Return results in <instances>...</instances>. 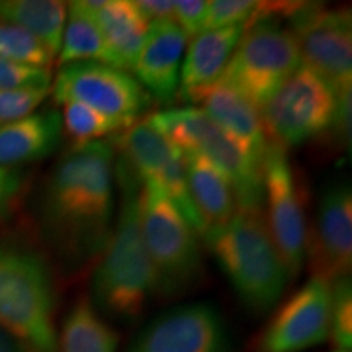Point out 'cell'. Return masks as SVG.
Listing matches in <instances>:
<instances>
[{
    "label": "cell",
    "mask_w": 352,
    "mask_h": 352,
    "mask_svg": "<svg viewBox=\"0 0 352 352\" xmlns=\"http://www.w3.org/2000/svg\"><path fill=\"white\" fill-rule=\"evenodd\" d=\"M111 140L72 145L44 182L39 222L54 252L74 270L96 263L114 220Z\"/></svg>",
    "instance_id": "1"
},
{
    "label": "cell",
    "mask_w": 352,
    "mask_h": 352,
    "mask_svg": "<svg viewBox=\"0 0 352 352\" xmlns=\"http://www.w3.org/2000/svg\"><path fill=\"white\" fill-rule=\"evenodd\" d=\"M114 170L120 189V210L107 248L96 261L91 289L101 314L131 323L142 316L155 296V277L140 230L142 182L120 153L114 160Z\"/></svg>",
    "instance_id": "2"
},
{
    "label": "cell",
    "mask_w": 352,
    "mask_h": 352,
    "mask_svg": "<svg viewBox=\"0 0 352 352\" xmlns=\"http://www.w3.org/2000/svg\"><path fill=\"white\" fill-rule=\"evenodd\" d=\"M201 239L245 307L264 314L279 302L290 277L263 208H236L227 223L204 232Z\"/></svg>",
    "instance_id": "3"
},
{
    "label": "cell",
    "mask_w": 352,
    "mask_h": 352,
    "mask_svg": "<svg viewBox=\"0 0 352 352\" xmlns=\"http://www.w3.org/2000/svg\"><path fill=\"white\" fill-rule=\"evenodd\" d=\"M0 328L32 352L59 349L50 264L23 241H0Z\"/></svg>",
    "instance_id": "4"
},
{
    "label": "cell",
    "mask_w": 352,
    "mask_h": 352,
    "mask_svg": "<svg viewBox=\"0 0 352 352\" xmlns=\"http://www.w3.org/2000/svg\"><path fill=\"white\" fill-rule=\"evenodd\" d=\"M280 12L283 2H259L256 16L245 26L219 80L248 100L258 111L302 65L297 41L283 25Z\"/></svg>",
    "instance_id": "5"
},
{
    "label": "cell",
    "mask_w": 352,
    "mask_h": 352,
    "mask_svg": "<svg viewBox=\"0 0 352 352\" xmlns=\"http://www.w3.org/2000/svg\"><path fill=\"white\" fill-rule=\"evenodd\" d=\"M142 182V179H140ZM140 230L153 277L155 296L175 298L199 283V233L155 184H140Z\"/></svg>",
    "instance_id": "6"
},
{
    "label": "cell",
    "mask_w": 352,
    "mask_h": 352,
    "mask_svg": "<svg viewBox=\"0 0 352 352\" xmlns=\"http://www.w3.org/2000/svg\"><path fill=\"white\" fill-rule=\"evenodd\" d=\"M148 120L179 151L197 153L222 170L232 183L236 208H263V162L201 108H171Z\"/></svg>",
    "instance_id": "7"
},
{
    "label": "cell",
    "mask_w": 352,
    "mask_h": 352,
    "mask_svg": "<svg viewBox=\"0 0 352 352\" xmlns=\"http://www.w3.org/2000/svg\"><path fill=\"white\" fill-rule=\"evenodd\" d=\"M338 94L307 65H300L259 109L267 140L287 151L327 134Z\"/></svg>",
    "instance_id": "8"
},
{
    "label": "cell",
    "mask_w": 352,
    "mask_h": 352,
    "mask_svg": "<svg viewBox=\"0 0 352 352\" xmlns=\"http://www.w3.org/2000/svg\"><path fill=\"white\" fill-rule=\"evenodd\" d=\"M302 64L324 78L336 94L352 88V16L349 8L297 3L287 13Z\"/></svg>",
    "instance_id": "9"
},
{
    "label": "cell",
    "mask_w": 352,
    "mask_h": 352,
    "mask_svg": "<svg viewBox=\"0 0 352 352\" xmlns=\"http://www.w3.org/2000/svg\"><path fill=\"white\" fill-rule=\"evenodd\" d=\"M263 202L266 223L289 277L300 274L307 252V219L303 189L287 151L270 142L263 155Z\"/></svg>",
    "instance_id": "10"
},
{
    "label": "cell",
    "mask_w": 352,
    "mask_h": 352,
    "mask_svg": "<svg viewBox=\"0 0 352 352\" xmlns=\"http://www.w3.org/2000/svg\"><path fill=\"white\" fill-rule=\"evenodd\" d=\"M113 145L129 162L139 178L155 184L202 236L204 226L189 196L182 151L148 118L120 132Z\"/></svg>",
    "instance_id": "11"
},
{
    "label": "cell",
    "mask_w": 352,
    "mask_h": 352,
    "mask_svg": "<svg viewBox=\"0 0 352 352\" xmlns=\"http://www.w3.org/2000/svg\"><path fill=\"white\" fill-rule=\"evenodd\" d=\"M57 103H77L108 116L138 122L152 98L129 72L101 63H74L63 65L52 83Z\"/></svg>",
    "instance_id": "12"
},
{
    "label": "cell",
    "mask_w": 352,
    "mask_h": 352,
    "mask_svg": "<svg viewBox=\"0 0 352 352\" xmlns=\"http://www.w3.org/2000/svg\"><path fill=\"white\" fill-rule=\"evenodd\" d=\"M331 327V283L311 279L277 308L259 334L258 352H302L324 342Z\"/></svg>",
    "instance_id": "13"
},
{
    "label": "cell",
    "mask_w": 352,
    "mask_h": 352,
    "mask_svg": "<svg viewBox=\"0 0 352 352\" xmlns=\"http://www.w3.org/2000/svg\"><path fill=\"white\" fill-rule=\"evenodd\" d=\"M305 258L311 274L333 283L349 274L352 266V191L349 184H333L318 201Z\"/></svg>",
    "instance_id": "14"
},
{
    "label": "cell",
    "mask_w": 352,
    "mask_h": 352,
    "mask_svg": "<svg viewBox=\"0 0 352 352\" xmlns=\"http://www.w3.org/2000/svg\"><path fill=\"white\" fill-rule=\"evenodd\" d=\"M223 323L212 307L192 303L170 310L140 334L132 352H226Z\"/></svg>",
    "instance_id": "15"
},
{
    "label": "cell",
    "mask_w": 352,
    "mask_h": 352,
    "mask_svg": "<svg viewBox=\"0 0 352 352\" xmlns=\"http://www.w3.org/2000/svg\"><path fill=\"white\" fill-rule=\"evenodd\" d=\"M186 41V34L175 21H153L148 26L131 72H134L132 77L148 96L158 103H171L178 95Z\"/></svg>",
    "instance_id": "16"
},
{
    "label": "cell",
    "mask_w": 352,
    "mask_h": 352,
    "mask_svg": "<svg viewBox=\"0 0 352 352\" xmlns=\"http://www.w3.org/2000/svg\"><path fill=\"white\" fill-rule=\"evenodd\" d=\"M246 25L208 30L191 38L179 72V100L199 103L202 95L223 76Z\"/></svg>",
    "instance_id": "17"
},
{
    "label": "cell",
    "mask_w": 352,
    "mask_h": 352,
    "mask_svg": "<svg viewBox=\"0 0 352 352\" xmlns=\"http://www.w3.org/2000/svg\"><path fill=\"white\" fill-rule=\"evenodd\" d=\"M82 7L91 13L109 52L114 67L131 72L138 59L148 23L131 0H82Z\"/></svg>",
    "instance_id": "18"
},
{
    "label": "cell",
    "mask_w": 352,
    "mask_h": 352,
    "mask_svg": "<svg viewBox=\"0 0 352 352\" xmlns=\"http://www.w3.org/2000/svg\"><path fill=\"white\" fill-rule=\"evenodd\" d=\"M63 118L56 109L34 111L0 124V166L16 168L50 157L63 139Z\"/></svg>",
    "instance_id": "19"
},
{
    "label": "cell",
    "mask_w": 352,
    "mask_h": 352,
    "mask_svg": "<svg viewBox=\"0 0 352 352\" xmlns=\"http://www.w3.org/2000/svg\"><path fill=\"white\" fill-rule=\"evenodd\" d=\"M199 103L204 107L201 108L202 111L215 124L240 140L259 162H263L270 140L264 131L261 114L248 100L223 82H217L202 95Z\"/></svg>",
    "instance_id": "20"
},
{
    "label": "cell",
    "mask_w": 352,
    "mask_h": 352,
    "mask_svg": "<svg viewBox=\"0 0 352 352\" xmlns=\"http://www.w3.org/2000/svg\"><path fill=\"white\" fill-rule=\"evenodd\" d=\"M182 153L189 196L199 214L204 232L222 227L232 219L236 209L232 183L226 173L210 164L208 158L191 152Z\"/></svg>",
    "instance_id": "21"
},
{
    "label": "cell",
    "mask_w": 352,
    "mask_h": 352,
    "mask_svg": "<svg viewBox=\"0 0 352 352\" xmlns=\"http://www.w3.org/2000/svg\"><path fill=\"white\" fill-rule=\"evenodd\" d=\"M67 6L56 0H0V20L30 33L57 57Z\"/></svg>",
    "instance_id": "22"
},
{
    "label": "cell",
    "mask_w": 352,
    "mask_h": 352,
    "mask_svg": "<svg viewBox=\"0 0 352 352\" xmlns=\"http://www.w3.org/2000/svg\"><path fill=\"white\" fill-rule=\"evenodd\" d=\"M57 63L60 67L74 63H101L114 67L113 56L98 23L80 2H72L67 7Z\"/></svg>",
    "instance_id": "23"
},
{
    "label": "cell",
    "mask_w": 352,
    "mask_h": 352,
    "mask_svg": "<svg viewBox=\"0 0 352 352\" xmlns=\"http://www.w3.org/2000/svg\"><path fill=\"white\" fill-rule=\"evenodd\" d=\"M118 338L90 298H78L64 321L57 352H116Z\"/></svg>",
    "instance_id": "24"
},
{
    "label": "cell",
    "mask_w": 352,
    "mask_h": 352,
    "mask_svg": "<svg viewBox=\"0 0 352 352\" xmlns=\"http://www.w3.org/2000/svg\"><path fill=\"white\" fill-rule=\"evenodd\" d=\"M63 129L74 140V145H82L95 140H103L107 135L126 131L134 122L108 116L77 101L63 103Z\"/></svg>",
    "instance_id": "25"
},
{
    "label": "cell",
    "mask_w": 352,
    "mask_h": 352,
    "mask_svg": "<svg viewBox=\"0 0 352 352\" xmlns=\"http://www.w3.org/2000/svg\"><path fill=\"white\" fill-rule=\"evenodd\" d=\"M0 57L25 65L51 69L56 57L36 38L0 20Z\"/></svg>",
    "instance_id": "26"
},
{
    "label": "cell",
    "mask_w": 352,
    "mask_h": 352,
    "mask_svg": "<svg viewBox=\"0 0 352 352\" xmlns=\"http://www.w3.org/2000/svg\"><path fill=\"white\" fill-rule=\"evenodd\" d=\"M338 351H349L352 346V289L349 276L338 277L331 283V327Z\"/></svg>",
    "instance_id": "27"
},
{
    "label": "cell",
    "mask_w": 352,
    "mask_h": 352,
    "mask_svg": "<svg viewBox=\"0 0 352 352\" xmlns=\"http://www.w3.org/2000/svg\"><path fill=\"white\" fill-rule=\"evenodd\" d=\"M50 87L0 88V124L23 120L41 107L50 95Z\"/></svg>",
    "instance_id": "28"
},
{
    "label": "cell",
    "mask_w": 352,
    "mask_h": 352,
    "mask_svg": "<svg viewBox=\"0 0 352 352\" xmlns=\"http://www.w3.org/2000/svg\"><path fill=\"white\" fill-rule=\"evenodd\" d=\"M258 8L259 2H253V0H214V2H208L204 32L236 25H248L256 16Z\"/></svg>",
    "instance_id": "29"
},
{
    "label": "cell",
    "mask_w": 352,
    "mask_h": 352,
    "mask_svg": "<svg viewBox=\"0 0 352 352\" xmlns=\"http://www.w3.org/2000/svg\"><path fill=\"white\" fill-rule=\"evenodd\" d=\"M51 69L25 65L0 57V88L50 87Z\"/></svg>",
    "instance_id": "30"
},
{
    "label": "cell",
    "mask_w": 352,
    "mask_h": 352,
    "mask_svg": "<svg viewBox=\"0 0 352 352\" xmlns=\"http://www.w3.org/2000/svg\"><path fill=\"white\" fill-rule=\"evenodd\" d=\"M208 15V2L204 0H178L173 2V21L186 34L195 38L204 32V21Z\"/></svg>",
    "instance_id": "31"
},
{
    "label": "cell",
    "mask_w": 352,
    "mask_h": 352,
    "mask_svg": "<svg viewBox=\"0 0 352 352\" xmlns=\"http://www.w3.org/2000/svg\"><path fill=\"white\" fill-rule=\"evenodd\" d=\"M23 189V171L10 166H0V220H6L15 210Z\"/></svg>",
    "instance_id": "32"
},
{
    "label": "cell",
    "mask_w": 352,
    "mask_h": 352,
    "mask_svg": "<svg viewBox=\"0 0 352 352\" xmlns=\"http://www.w3.org/2000/svg\"><path fill=\"white\" fill-rule=\"evenodd\" d=\"M351 90L352 88H346L338 94L336 113H334L333 122L328 129V132L333 134L334 142L347 151L351 147Z\"/></svg>",
    "instance_id": "33"
},
{
    "label": "cell",
    "mask_w": 352,
    "mask_h": 352,
    "mask_svg": "<svg viewBox=\"0 0 352 352\" xmlns=\"http://www.w3.org/2000/svg\"><path fill=\"white\" fill-rule=\"evenodd\" d=\"M135 7L148 23L153 21H173V2L170 0H138Z\"/></svg>",
    "instance_id": "34"
},
{
    "label": "cell",
    "mask_w": 352,
    "mask_h": 352,
    "mask_svg": "<svg viewBox=\"0 0 352 352\" xmlns=\"http://www.w3.org/2000/svg\"><path fill=\"white\" fill-rule=\"evenodd\" d=\"M0 352H32L13 334L0 328Z\"/></svg>",
    "instance_id": "35"
},
{
    "label": "cell",
    "mask_w": 352,
    "mask_h": 352,
    "mask_svg": "<svg viewBox=\"0 0 352 352\" xmlns=\"http://www.w3.org/2000/svg\"><path fill=\"white\" fill-rule=\"evenodd\" d=\"M336 352H351V351H336Z\"/></svg>",
    "instance_id": "36"
}]
</instances>
